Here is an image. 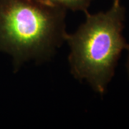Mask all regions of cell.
I'll list each match as a JSON object with an SVG mask.
<instances>
[{"mask_svg": "<svg viewBox=\"0 0 129 129\" xmlns=\"http://www.w3.org/2000/svg\"><path fill=\"white\" fill-rule=\"evenodd\" d=\"M85 14V21L64 37L70 47V72L103 96L115 75L122 52L128 48L123 35L125 8L120 0H113L105 12L90 14L87 11Z\"/></svg>", "mask_w": 129, "mask_h": 129, "instance_id": "obj_1", "label": "cell"}, {"mask_svg": "<svg viewBox=\"0 0 129 129\" xmlns=\"http://www.w3.org/2000/svg\"><path fill=\"white\" fill-rule=\"evenodd\" d=\"M128 58H127V62H126V69H127V73H128V78H129V46L128 48Z\"/></svg>", "mask_w": 129, "mask_h": 129, "instance_id": "obj_4", "label": "cell"}, {"mask_svg": "<svg viewBox=\"0 0 129 129\" xmlns=\"http://www.w3.org/2000/svg\"><path fill=\"white\" fill-rule=\"evenodd\" d=\"M46 4L60 7L62 9L71 10L73 12H83L84 13L88 11V7L92 0H39Z\"/></svg>", "mask_w": 129, "mask_h": 129, "instance_id": "obj_3", "label": "cell"}, {"mask_svg": "<svg viewBox=\"0 0 129 129\" xmlns=\"http://www.w3.org/2000/svg\"><path fill=\"white\" fill-rule=\"evenodd\" d=\"M66 9L39 0H0V52L15 69L51 57L64 41Z\"/></svg>", "mask_w": 129, "mask_h": 129, "instance_id": "obj_2", "label": "cell"}]
</instances>
